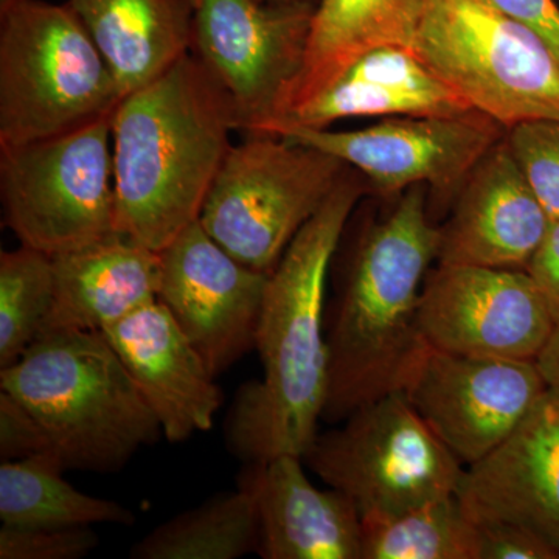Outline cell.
Segmentation results:
<instances>
[{"label": "cell", "mask_w": 559, "mask_h": 559, "mask_svg": "<svg viewBox=\"0 0 559 559\" xmlns=\"http://www.w3.org/2000/svg\"><path fill=\"white\" fill-rule=\"evenodd\" d=\"M55 301L51 257L22 246L0 255V370L16 364L46 330Z\"/></svg>", "instance_id": "cell-26"}, {"label": "cell", "mask_w": 559, "mask_h": 559, "mask_svg": "<svg viewBox=\"0 0 559 559\" xmlns=\"http://www.w3.org/2000/svg\"><path fill=\"white\" fill-rule=\"evenodd\" d=\"M98 544L94 527L0 528V559H81Z\"/></svg>", "instance_id": "cell-28"}, {"label": "cell", "mask_w": 559, "mask_h": 559, "mask_svg": "<svg viewBox=\"0 0 559 559\" xmlns=\"http://www.w3.org/2000/svg\"><path fill=\"white\" fill-rule=\"evenodd\" d=\"M369 191L366 178L347 165L329 200L270 274L255 337L263 378L242 385L227 415V441L242 462L282 454L304 457L318 437L329 390L331 264L353 212Z\"/></svg>", "instance_id": "cell-1"}, {"label": "cell", "mask_w": 559, "mask_h": 559, "mask_svg": "<svg viewBox=\"0 0 559 559\" xmlns=\"http://www.w3.org/2000/svg\"><path fill=\"white\" fill-rule=\"evenodd\" d=\"M51 266L55 301L44 333L103 331L157 300L159 252L120 231L55 253Z\"/></svg>", "instance_id": "cell-20"}, {"label": "cell", "mask_w": 559, "mask_h": 559, "mask_svg": "<svg viewBox=\"0 0 559 559\" xmlns=\"http://www.w3.org/2000/svg\"><path fill=\"white\" fill-rule=\"evenodd\" d=\"M418 325L429 347L536 362L557 330L527 271L440 263L423 285Z\"/></svg>", "instance_id": "cell-12"}, {"label": "cell", "mask_w": 559, "mask_h": 559, "mask_svg": "<svg viewBox=\"0 0 559 559\" xmlns=\"http://www.w3.org/2000/svg\"><path fill=\"white\" fill-rule=\"evenodd\" d=\"M525 271L535 280L559 326V219L551 221L546 237Z\"/></svg>", "instance_id": "cell-32"}, {"label": "cell", "mask_w": 559, "mask_h": 559, "mask_svg": "<svg viewBox=\"0 0 559 559\" xmlns=\"http://www.w3.org/2000/svg\"><path fill=\"white\" fill-rule=\"evenodd\" d=\"M476 559H559L535 533L507 521H474Z\"/></svg>", "instance_id": "cell-29"}, {"label": "cell", "mask_w": 559, "mask_h": 559, "mask_svg": "<svg viewBox=\"0 0 559 559\" xmlns=\"http://www.w3.org/2000/svg\"><path fill=\"white\" fill-rule=\"evenodd\" d=\"M171 443L207 432L223 406L215 374L159 300L102 331Z\"/></svg>", "instance_id": "cell-17"}, {"label": "cell", "mask_w": 559, "mask_h": 559, "mask_svg": "<svg viewBox=\"0 0 559 559\" xmlns=\"http://www.w3.org/2000/svg\"><path fill=\"white\" fill-rule=\"evenodd\" d=\"M282 138L333 154L366 178L370 190L393 197L415 186L459 193L473 168L506 128L484 114L390 117L362 130H290Z\"/></svg>", "instance_id": "cell-13"}, {"label": "cell", "mask_w": 559, "mask_h": 559, "mask_svg": "<svg viewBox=\"0 0 559 559\" xmlns=\"http://www.w3.org/2000/svg\"><path fill=\"white\" fill-rule=\"evenodd\" d=\"M260 518L250 489L223 492L150 532L132 559H237L257 554Z\"/></svg>", "instance_id": "cell-24"}, {"label": "cell", "mask_w": 559, "mask_h": 559, "mask_svg": "<svg viewBox=\"0 0 559 559\" xmlns=\"http://www.w3.org/2000/svg\"><path fill=\"white\" fill-rule=\"evenodd\" d=\"M51 452L39 423L5 390H0V457L20 460Z\"/></svg>", "instance_id": "cell-30"}, {"label": "cell", "mask_w": 559, "mask_h": 559, "mask_svg": "<svg viewBox=\"0 0 559 559\" xmlns=\"http://www.w3.org/2000/svg\"><path fill=\"white\" fill-rule=\"evenodd\" d=\"M550 224L503 135L455 194L437 263L525 270Z\"/></svg>", "instance_id": "cell-16"}, {"label": "cell", "mask_w": 559, "mask_h": 559, "mask_svg": "<svg viewBox=\"0 0 559 559\" xmlns=\"http://www.w3.org/2000/svg\"><path fill=\"white\" fill-rule=\"evenodd\" d=\"M426 2L318 0L304 68L271 127L288 110L323 90L359 55L381 46L414 49Z\"/></svg>", "instance_id": "cell-22"}, {"label": "cell", "mask_w": 559, "mask_h": 559, "mask_svg": "<svg viewBox=\"0 0 559 559\" xmlns=\"http://www.w3.org/2000/svg\"><path fill=\"white\" fill-rule=\"evenodd\" d=\"M473 110L417 51L381 46L359 55L318 94L280 117L266 134L325 130L362 117L459 116Z\"/></svg>", "instance_id": "cell-18"}, {"label": "cell", "mask_w": 559, "mask_h": 559, "mask_svg": "<svg viewBox=\"0 0 559 559\" xmlns=\"http://www.w3.org/2000/svg\"><path fill=\"white\" fill-rule=\"evenodd\" d=\"M547 385L536 360L457 355L426 345L401 392L468 468L513 432Z\"/></svg>", "instance_id": "cell-11"}, {"label": "cell", "mask_w": 559, "mask_h": 559, "mask_svg": "<svg viewBox=\"0 0 559 559\" xmlns=\"http://www.w3.org/2000/svg\"><path fill=\"white\" fill-rule=\"evenodd\" d=\"M238 485L250 489L264 559H362V520L347 496L319 489L304 459L282 454L246 463Z\"/></svg>", "instance_id": "cell-19"}, {"label": "cell", "mask_w": 559, "mask_h": 559, "mask_svg": "<svg viewBox=\"0 0 559 559\" xmlns=\"http://www.w3.org/2000/svg\"><path fill=\"white\" fill-rule=\"evenodd\" d=\"M337 425L318 433L301 459L319 479L347 496L362 522L457 495L465 466L401 390Z\"/></svg>", "instance_id": "cell-8"}, {"label": "cell", "mask_w": 559, "mask_h": 559, "mask_svg": "<svg viewBox=\"0 0 559 559\" xmlns=\"http://www.w3.org/2000/svg\"><path fill=\"white\" fill-rule=\"evenodd\" d=\"M270 274L231 257L200 221L160 250L157 300L216 378L255 348Z\"/></svg>", "instance_id": "cell-14"}, {"label": "cell", "mask_w": 559, "mask_h": 559, "mask_svg": "<svg viewBox=\"0 0 559 559\" xmlns=\"http://www.w3.org/2000/svg\"><path fill=\"white\" fill-rule=\"evenodd\" d=\"M191 2L190 53L229 98L238 131L264 134L304 68L316 3Z\"/></svg>", "instance_id": "cell-10"}, {"label": "cell", "mask_w": 559, "mask_h": 559, "mask_svg": "<svg viewBox=\"0 0 559 559\" xmlns=\"http://www.w3.org/2000/svg\"><path fill=\"white\" fill-rule=\"evenodd\" d=\"M507 143L551 221L559 219V120H532L506 131Z\"/></svg>", "instance_id": "cell-27"}, {"label": "cell", "mask_w": 559, "mask_h": 559, "mask_svg": "<svg viewBox=\"0 0 559 559\" xmlns=\"http://www.w3.org/2000/svg\"><path fill=\"white\" fill-rule=\"evenodd\" d=\"M267 3H318V0H260Z\"/></svg>", "instance_id": "cell-34"}, {"label": "cell", "mask_w": 559, "mask_h": 559, "mask_svg": "<svg viewBox=\"0 0 559 559\" xmlns=\"http://www.w3.org/2000/svg\"><path fill=\"white\" fill-rule=\"evenodd\" d=\"M51 452L0 465V521L14 528L94 527L134 524L132 511L116 500L84 495L62 477Z\"/></svg>", "instance_id": "cell-23"}, {"label": "cell", "mask_w": 559, "mask_h": 559, "mask_svg": "<svg viewBox=\"0 0 559 559\" xmlns=\"http://www.w3.org/2000/svg\"><path fill=\"white\" fill-rule=\"evenodd\" d=\"M362 559H476V525L457 495L362 522Z\"/></svg>", "instance_id": "cell-25"}, {"label": "cell", "mask_w": 559, "mask_h": 559, "mask_svg": "<svg viewBox=\"0 0 559 559\" xmlns=\"http://www.w3.org/2000/svg\"><path fill=\"white\" fill-rule=\"evenodd\" d=\"M0 390L31 412L66 471L116 473L164 436L102 331H47L0 370Z\"/></svg>", "instance_id": "cell-4"}, {"label": "cell", "mask_w": 559, "mask_h": 559, "mask_svg": "<svg viewBox=\"0 0 559 559\" xmlns=\"http://www.w3.org/2000/svg\"><path fill=\"white\" fill-rule=\"evenodd\" d=\"M439 248L440 227L430 218L426 186L403 191L388 215L359 235L326 304V423L337 425L403 388L428 345L418 325L419 299Z\"/></svg>", "instance_id": "cell-2"}, {"label": "cell", "mask_w": 559, "mask_h": 559, "mask_svg": "<svg viewBox=\"0 0 559 559\" xmlns=\"http://www.w3.org/2000/svg\"><path fill=\"white\" fill-rule=\"evenodd\" d=\"M121 98L112 69L68 2L0 7V146L79 130L112 116Z\"/></svg>", "instance_id": "cell-5"}, {"label": "cell", "mask_w": 559, "mask_h": 559, "mask_svg": "<svg viewBox=\"0 0 559 559\" xmlns=\"http://www.w3.org/2000/svg\"><path fill=\"white\" fill-rule=\"evenodd\" d=\"M538 366L547 382H559V326L538 358Z\"/></svg>", "instance_id": "cell-33"}, {"label": "cell", "mask_w": 559, "mask_h": 559, "mask_svg": "<svg viewBox=\"0 0 559 559\" xmlns=\"http://www.w3.org/2000/svg\"><path fill=\"white\" fill-rule=\"evenodd\" d=\"M11 2H14V0H0V7L9 5Z\"/></svg>", "instance_id": "cell-35"}, {"label": "cell", "mask_w": 559, "mask_h": 559, "mask_svg": "<svg viewBox=\"0 0 559 559\" xmlns=\"http://www.w3.org/2000/svg\"><path fill=\"white\" fill-rule=\"evenodd\" d=\"M0 198L21 245L50 257L116 234L112 116L0 146Z\"/></svg>", "instance_id": "cell-9"}, {"label": "cell", "mask_w": 559, "mask_h": 559, "mask_svg": "<svg viewBox=\"0 0 559 559\" xmlns=\"http://www.w3.org/2000/svg\"><path fill=\"white\" fill-rule=\"evenodd\" d=\"M503 16L520 22L540 38L559 57V5L557 0H484Z\"/></svg>", "instance_id": "cell-31"}, {"label": "cell", "mask_w": 559, "mask_h": 559, "mask_svg": "<svg viewBox=\"0 0 559 559\" xmlns=\"http://www.w3.org/2000/svg\"><path fill=\"white\" fill-rule=\"evenodd\" d=\"M231 131L229 98L190 51L121 98L112 114L117 231L160 252L200 221Z\"/></svg>", "instance_id": "cell-3"}, {"label": "cell", "mask_w": 559, "mask_h": 559, "mask_svg": "<svg viewBox=\"0 0 559 559\" xmlns=\"http://www.w3.org/2000/svg\"><path fill=\"white\" fill-rule=\"evenodd\" d=\"M457 496L473 521H507L559 554V382H549L520 425L465 468Z\"/></svg>", "instance_id": "cell-15"}, {"label": "cell", "mask_w": 559, "mask_h": 559, "mask_svg": "<svg viewBox=\"0 0 559 559\" xmlns=\"http://www.w3.org/2000/svg\"><path fill=\"white\" fill-rule=\"evenodd\" d=\"M414 50L500 127L559 120V57L484 0H428Z\"/></svg>", "instance_id": "cell-6"}, {"label": "cell", "mask_w": 559, "mask_h": 559, "mask_svg": "<svg viewBox=\"0 0 559 559\" xmlns=\"http://www.w3.org/2000/svg\"><path fill=\"white\" fill-rule=\"evenodd\" d=\"M347 165L333 154L272 134L231 145L200 223L252 270L272 272L290 241L329 200Z\"/></svg>", "instance_id": "cell-7"}, {"label": "cell", "mask_w": 559, "mask_h": 559, "mask_svg": "<svg viewBox=\"0 0 559 559\" xmlns=\"http://www.w3.org/2000/svg\"><path fill=\"white\" fill-rule=\"evenodd\" d=\"M103 57L121 97L189 53L191 0H68Z\"/></svg>", "instance_id": "cell-21"}, {"label": "cell", "mask_w": 559, "mask_h": 559, "mask_svg": "<svg viewBox=\"0 0 559 559\" xmlns=\"http://www.w3.org/2000/svg\"><path fill=\"white\" fill-rule=\"evenodd\" d=\"M557 2H559V0H557Z\"/></svg>", "instance_id": "cell-36"}]
</instances>
